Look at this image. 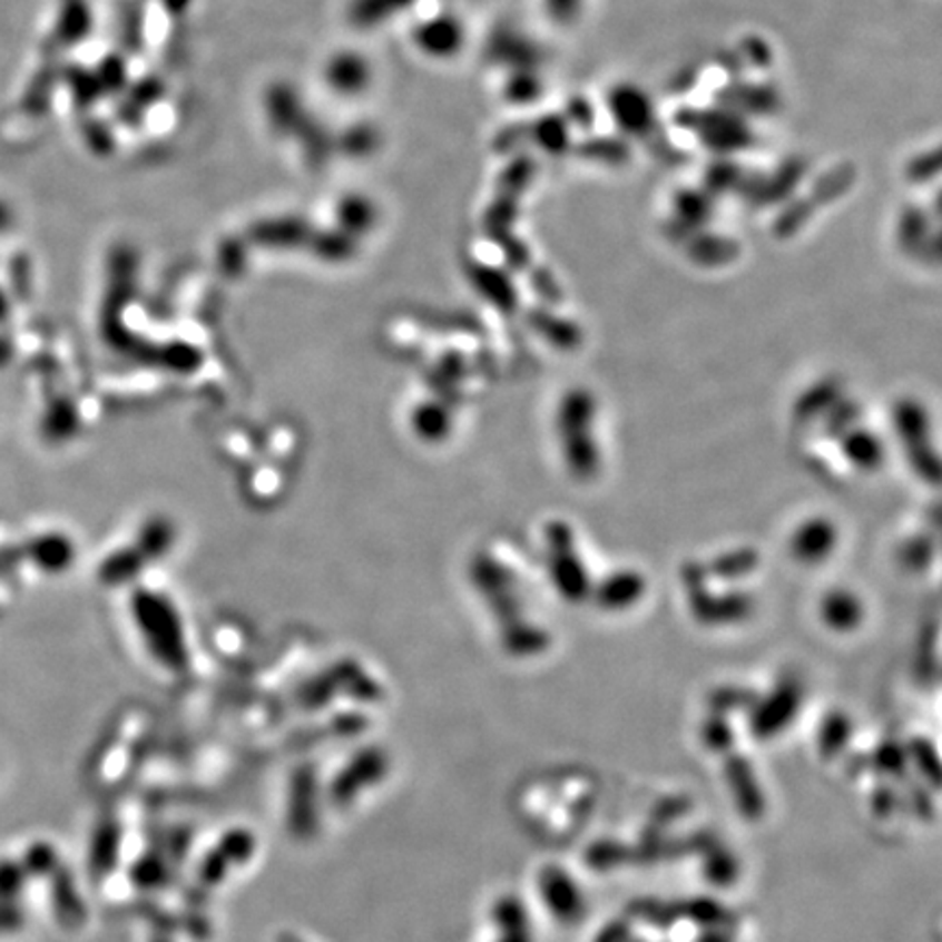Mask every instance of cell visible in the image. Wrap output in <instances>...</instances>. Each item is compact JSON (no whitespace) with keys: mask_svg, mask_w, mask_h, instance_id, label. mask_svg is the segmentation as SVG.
Segmentation results:
<instances>
[{"mask_svg":"<svg viewBox=\"0 0 942 942\" xmlns=\"http://www.w3.org/2000/svg\"><path fill=\"white\" fill-rule=\"evenodd\" d=\"M614 114L627 131H644L650 125V105L641 92L628 88L614 95Z\"/></svg>","mask_w":942,"mask_h":942,"instance_id":"obj_1","label":"cell"},{"mask_svg":"<svg viewBox=\"0 0 942 942\" xmlns=\"http://www.w3.org/2000/svg\"><path fill=\"white\" fill-rule=\"evenodd\" d=\"M582 0H546V9L557 22H570L578 16Z\"/></svg>","mask_w":942,"mask_h":942,"instance_id":"obj_2","label":"cell"}]
</instances>
